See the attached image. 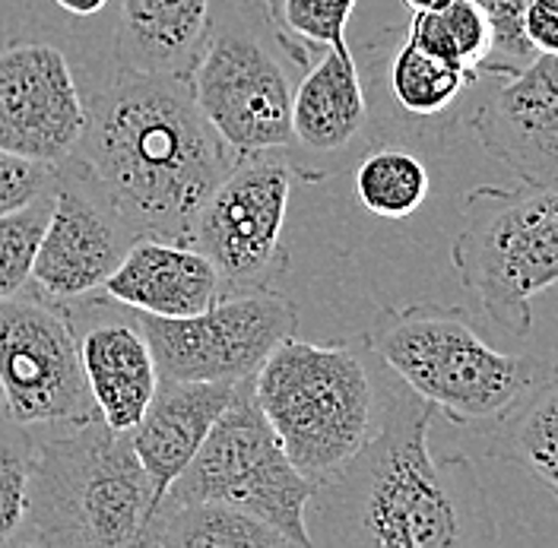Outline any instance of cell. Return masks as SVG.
Returning <instances> with one entry per match:
<instances>
[{"label":"cell","mask_w":558,"mask_h":548,"mask_svg":"<svg viewBox=\"0 0 558 548\" xmlns=\"http://www.w3.org/2000/svg\"><path fill=\"white\" fill-rule=\"evenodd\" d=\"M438 410L393 375L378 431L330 479L314 485L305 529L312 546L486 548L498 543L476 466L435 456Z\"/></svg>","instance_id":"6da1fadb"},{"label":"cell","mask_w":558,"mask_h":548,"mask_svg":"<svg viewBox=\"0 0 558 548\" xmlns=\"http://www.w3.org/2000/svg\"><path fill=\"white\" fill-rule=\"evenodd\" d=\"M73 159L140 235L187 241L197 209L242 156L204 118L187 76L121 70L89 102Z\"/></svg>","instance_id":"7a4b0ae2"},{"label":"cell","mask_w":558,"mask_h":548,"mask_svg":"<svg viewBox=\"0 0 558 548\" xmlns=\"http://www.w3.org/2000/svg\"><path fill=\"white\" fill-rule=\"evenodd\" d=\"M393 372L368 340H282L251 380L254 400L302 476L317 485L378 431Z\"/></svg>","instance_id":"3957f363"},{"label":"cell","mask_w":558,"mask_h":548,"mask_svg":"<svg viewBox=\"0 0 558 548\" xmlns=\"http://www.w3.org/2000/svg\"><path fill=\"white\" fill-rule=\"evenodd\" d=\"M149 516L153 482L128 435L99 415L35 445L20 546H140Z\"/></svg>","instance_id":"277c9868"},{"label":"cell","mask_w":558,"mask_h":548,"mask_svg":"<svg viewBox=\"0 0 558 548\" xmlns=\"http://www.w3.org/2000/svg\"><path fill=\"white\" fill-rule=\"evenodd\" d=\"M365 340L453 425H495L553 368L533 355L501 352L480 337L466 310L435 302L384 308Z\"/></svg>","instance_id":"5b68a950"},{"label":"cell","mask_w":558,"mask_h":548,"mask_svg":"<svg viewBox=\"0 0 558 548\" xmlns=\"http://www.w3.org/2000/svg\"><path fill=\"white\" fill-rule=\"evenodd\" d=\"M451 264L480 295L488 320L511 337L533 330V299L558 282V191L483 184L460 200Z\"/></svg>","instance_id":"8992f818"},{"label":"cell","mask_w":558,"mask_h":548,"mask_svg":"<svg viewBox=\"0 0 558 548\" xmlns=\"http://www.w3.org/2000/svg\"><path fill=\"white\" fill-rule=\"evenodd\" d=\"M260 0H213L209 33L187 73L204 118L239 156L292 146V76Z\"/></svg>","instance_id":"52a82bcc"},{"label":"cell","mask_w":558,"mask_h":548,"mask_svg":"<svg viewBox=\"0 0 558 548\" xmlns=\"http://www.w3.org/2000/svg\"><path fill=\"white\" fill-rule=\"evenodd\" d=\"M254 380V377H251ZM251 380L235 387L232 403L209 428L191 466L172 482L166 501H216L270 523L289 546L308 548L305 511L314 482L299 473L260 412Z\"/></svg>","instance_id":"ba28073f"},{"label":"cell","mask_w":558,"mask_h":548,"mask_svg":"<svg viewBox=\"0 0 558 548\" xmlns=\"http://www.w3.org/2000/svg\"><path fill=\"white\" fill-rule=\"evenodd\" d=\"M0 410L23 428L54 431L99 415L61 302L23 292L0 299Z\"/></svg>","instance_id":"9c48e42d"},{"label":"cell","mask_w":558,"mask_h":548,"mask_svg":"<svg viewBox=\"0 0 558 548\" xmlns=\"http://www.w3.org/2000/svg\"><path fill=\"white\" fill-rule=\"evenodd\" d=\"M162 380L244 383L282 340L295 337L299 305L277 289L222 292L191 317L137 314Z\"/></svg>","instance_id":"30bf717a"},{"label":"cell","mask_w":558,"mask_h":548,"mask_svg":"<svg viewBox=\"0 0 558 548\" xmlns=\"http://www.w3.org/2000/svg\"><path fill=\"white\" fill-rule=\"evenodd\" d=\"M292 166L279 153L242 156L204 206L187 244H194L222 279V292L270 289L286 264L282 229Z\"/></svg>","instance_id":"8fae6325"},{"label":"cell","mask_w":558,"mask_h":548,"mask_svg":"<svg viewBox=\"0 0 558 548\" xmlns=\"http://www.w3.org/2000/svg\"><path fill=\"white\" fill-rule=\"evenodd\" d=\"M140 232L108 200L102 184L73 156L58 166L54 204L33 264L38 295L54 302L102 292Z\"/></svg>","instance_id":"7c38bea8"},{"label":"cell","mask_w":558,"mask_h":548,"mask_svg":"<svg viewBox=\"0 0 558 548\" xmlns=\"http://www.w3.org/2000/svg\"><path fill=\"white\" fill-rule=\"evenodd\" d=\"M89 105L68 54L48 41H13L0 51V149L61 166L83 139Z\"/></svg>","instance_id":"4fadbf2b"},{"label":"cell","mask_w":558,"mask_h":548,"mask_svg":"<svg viewBox=\"0 0 558 548\" xmlns=\"http://www.w3.org/2000/svg\"><path fill=\"white\" fill-rule=\"evenodd\" d=\"M473 134L492 159L533 187L558 191V54H536L480 105Z\"/></svg>","instance_id":"5bb4252c"},{"label":"cell","mask_w":558,"mask_h":548,"mask_svg":"<svg viewBox=\"0 0 558 548\" xmlns=\"http://www.w3.org/2000/svg\"><path fill=\"white\" fill-rule=\"evenodd\" d=\"M372 89L390 105L393 134L445 139L451 134L453 114L463 96L476 86V70L448 64L445 58L425 51L410 35L387 33L368 45Z\"/></svg>","instance_id":"9a60e30c"},{"label":"cell","mask_w":558,"mask_h":548,"mask_svg":"<svg viewBox=\"0 0 558 548\" xmlns=\"http://www.w3.org/2000/svg\"><path fill=\"white\" fill-rule=\"evenodd\" d=\"M235 387L159 377V387L143 418L128 431V441L153 482V514L169 495L172 482L191 466V460L204 447L216 418L232 403Z\"/></svg>","instance_id":"2e32d148"},{"label":"cell","mask_w":558,"mask_h":548,"mask_svg":"<svg viewBox=\"0 0 558 548\" xmlns=\"http://www.w3.org/2000/svg\"><path fill=\"white\" fill-rule=\"evenodd\" d=\"M102 292L121 308L153 317H191L222 295V279L207 257L187 241L140 235Z\"/></svg>","instance_id":"e0dca14e"},{"label":"cell","mask_w":558,"mask_h":548,"mask_svg":"<svg viewBox=\"0 0 558 548\" xmlns=\"http://www.w3.org/2000/svg\"><path fill=\"white\" fill-rule=\"evenodd\" d=\"M131 314L134 320L105 314V317L89 320L86 327H76L73 320L83 375H86V387L93 393L99 418L108 428L124 431V435L143 418V412L159 387L153 345L140 327L137 310Z\"/></svg>","instance_id":"ac0fdd59"},{"label":"cell","mask_w":558,"mask_h":548,"mask_svg":"<svg viewBox=\"0 0 558 548\" xmlns=\"http://www.w3.org/2000/svg\"><path fill=\"white\" fill-rule=\"evenodd\" d=\"M372 127L365 76L347 48H324L292 93V146L330 159L352 149Z\"/></svg>","instance_id":"d6986e66"},{"label":"cell","mask_w":558,"mask_h":548,"mask_svg":"<svg viewBox=\"0 0 558 548\" xmlns=\"http://www.w3.org/2000/svg\"><path fill=\"white\" fill-rule=\"evenodd\" d=\"M213 0H121L114 58L121 70L187 76L209 33Z\"/></svg>","instance_id":"ffe728a7"},{"label":"cell","mask_w":558,"mask_h":548,"mask_svg":"<svg viewBox=\"0 0 558 548\" xmlns=\"http://www.w3.org/2000/svg\"><path fill=\"white\" fill-rule=\"evenodd\" d=\"M140 546L156 548H277L289 546L270 523L216 501H166L149 516Z\"/></svg>","instance_id":"44dd1931"},{"label":"cell","mask_w":558,"mask_h":548,"mask_svg":"<svg viewBox=\"0 0 558 548\" xmlns=\"http://www.w3.org/2000/svg\"><path fill=\"white\" fill-rule=\"evenodd\" d=\"M486 453L521 466L558 504V368H549L514 410L495 422Z\"/></svg>","instance_id":"7402d4cb"},{"label":"cell","mask_w":558,"mask_h":548,"mask_svg":"<svg viewBox=\"0 0 558 548\" xmlns=\"http://www.w3.org/2000/svg\"><path fill=\"white\" fill-rule=\"evenodd\" d=\"M428 184L425 162L407 146H375L355 166V197L378 219H410Z\"/></svg>","instance_id":"603a6c76"},{"label":"cell","mask_w":558,"mask_h":548,"mask_svg":"<svg viewBox=\"0 0 558 548\" xmlns=\"http://www.w3.org/2000/svg\"><path fill=\"white\" fill-rule=\"evenodd\" d=\"M282 51L299 68H312L320 48H347V26L359 0H260Z\"/></svg>","instance_id":"cb8c5ba5"},{"label":"cell","mask_w":558,"mask_h":548,"mask_svg":"<svg viewBox=\"0 0 558 548\" xmlns=\"http://www.w3.org/2000/svg\"><path fill=\"white\" fill-rule=\"evenodd\" d=\"M407 35L425 51L466 70L480 68L492 45L486 16L473 0H448L435 10H416Z\"/></svg>","instance_id":"d4e9b609"},{"label":"cell","mask_w":558,"mask_h":548,"mask_svg":"<svg viewBox=\"0 0 558 548\" xmlns=\"http://www.w3.org/2000/svg\"><path fill=\"white\" fill-rule=\"evenodd\" d=\"M35 445L29 431L0 410V546H20L29 511Z\"/></svg>","instance_id":"484cf974"},{"label":"cell","mask_w":558,"mask_h":548,"mask_svg":"<svg viewBox=\"0 0 558 548\" xmlns=\"http://www.w3.org/2000/svg\"><path fill=\"white\" fill-rule=\"evenodd\" d=\"M51 204H54V187L35 197L33 204L0 216V299L16 295L29 285Z\"/></svg>","instance_id":"4316f807"},{"label":"cell","mask_w":558,"mask_h":548,"mask_svg":"<svg viewBox=\"0 0 558 548\" xmlns=\"http://www.w3.org/2000/svg\"><path fill=\"white\" fill-rule=\"evenodd\" d=\"M473 3L486 16L488 35H492L488 54L476 68V73L495 76V80L514 76L518 70H523L536 58L533 45L523 35V16L533 0H473Z\"/></svg>","instance_id":"83f0119b"},{"label":"cell","mask_w":558,"mask_h":548,"mask_svg":"<svg viewBox=\"0 0 558 548\" xmlns=\"http://www.w3.org/2000/svg\"><path fill=\"white\" fill-rule=\"evenodd\" d=\"M54 178H58V166L33 162L0 149V216L33 204L35 197L54 187Z\"/></svg>","instance_id":"f1b7e54d"},{"label":"cell","mask_w":558,"mask_h":548,"mask_svg":"<svg viewBox=\"0 0 558 548\" xmlns=\"http://www.w3.org/2000/svg\"><path fill=\"white\" fill-rule=\"evenodd\" d=\"M523 35L536 54H558V0H533L523 16Z\"/></svg>","instance_id":"f546056e"},{"label":"cell","mask_w":558,"mask_h":548,"mask_svg":"<svg viewBox=\"0 0 558 548\" xmlns=\"http://www.w3.org/2000/svg\"><path fill=\"white\" fill-rule=\"evenodd\" d=\"M58 10H64L68 16H96V13H102L105 7L111 3V0H51Z\"/></svg>","instance_id":"4dcf8cb0"},{"label":"cell","mask_w":558,"mask_h":548,"mask_svg":"<svg viewBox=\"0 0 558 548\" xmlns=\"http://www.w3.org/2000/svg\"><path fill=\"white\" fill-rule=\"evenodd\" d=\"M413 13L416 10H435V7H441V3H448V0H403Z\"/></svg>","instance_id":"1f68e13d"}]
</instances>
